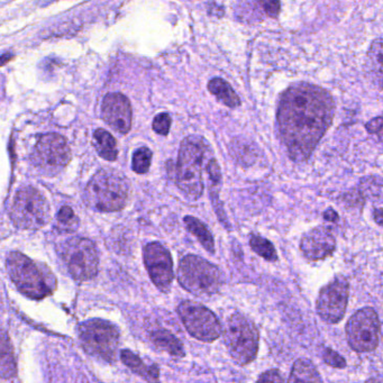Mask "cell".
Returning <instances> with one entry per match:
<instances>
[{
  "label": "cell",
  "mask_w": 383,
  "mask_h": 383,
  "mask_svg": "<svg viewBox=\"0 0 383 383\" xmlns=\"http://www.w3.org/2000/svg\"><path fill=\"white\" fill-rule=\"evenodd\" d=\"M334 105L329 92L317 85L299 83L280 101L278 126L292 161L304 162L329 130Z\"/></svg>",
  "instance_id": "1"
},
{
  "label": "cell",
  "mask_w": 383,
  "mask_h": 383,
  "mask_svg": "<svg viewBox=\"0 0 383 383\" xmlns=\"http://www.w3.org/2000/svg\"><path fill=\"white\" fill-rule=\"evenodd\" d=\"M213 158V151L204 137L190 135L181 142L176 162V183L190 200H198L204 192V165Z\"/></svg>",
  "instance_id": "2"
},
{
  "label": "cell",
  "mask_w": 383,
  "mask_h": 383,
  "mask_svg": "<svg viewBox=\"0 0 383 383\" xmlns=\"http://www.w3.org/2000/svg\"><path fill=\"white\" fill-rule=\"evenodd\" d=\"M7 272L21 293L28 298L40 300L51 295L55 279L49 269L39 267L37 262L19 252L10 253L7 258Z\"/></svg>",
  "instance_id": "3"
},
{
  "label": "cell",
  "mask_w": 383,
  "mask_h": 383,
  "mask_svg": "<svg viewBox=\"0 0 383 383\" xmlns=\"http://www.w3.org/2000/svg\"><path fill=\"white\" fill-rule=\"evenodd\" d=\"M130 183L124 174L114 170H101L92 176L85 188L89 206L101 211H118L126 206Z\"/></svg>",
  "instance_id": "4"
},
{
  "label": "cell",
  "mask_w": 383,
  "mask_h": 383,
  "mask_svg": "<svg viewBox=\"0 0 383 383\" xmlns=\"http://www.w3.org/2000/svg\"><path fill=\"white\" fill-rule=\"evenodd\" d=\"M222 333L228 353L236 364L244 366L256 360L260 333L252 320L243 313H233L226 320Z\"/></svg>",
  "instance_id": "5"
},
{
  "label": "cell",
  "mask_w": 383,
  "mask_h": 383,
  "mask_svg": "<svg viewBox=\"0 0 383 383\" xmlns=\"http://www.w3.org/2000/svg\"><path fill=\"white\" fill-rule=\"evenodd\" d=\"M176 278L183 289L197 297L215 295L224 284V276L218 267L194 254L181 259Z\"/></svg>",
  "instance_id": "6"
},
{
  "label": "cell",
  "mask_w": 383,
  "mask_h": 383,
  "mask_svg": "<svg viewBox=\"0 0 383 383\" xmlns=\"http://www.w3.org/2000/svg\"><path fill=\"white\" fill-rule=\"evenodd\" d=\"M10 217L16 227L39 229L50 220V206L45 197L33 187H24L16 192Z\"/></svg>",
  "instance_id": "7"
},
{
  "label": "cell",
  "mask_w": 383,
  "mask_h": 383,
  "mask_svg": "<svg viewBox=\"0 0 383 383\" xmlns=\"http://www.w3.org/2000/svg\"><path fill=\"white\" fill-rule=\"evenodd\" d=\"M80 342L90 355L112 362L117 354L119 331L112 322L89 320L79 326Z\"/></svg>",
  "instance_id": "8"
},
{
  "label": "cell",
  "mask_w": 383,
  "mask_h": 383,
  "mask_svg": "<svg viewBox=\"0 0 383 383\" xmlns=\"http://www.w3.org/2000/svg\"><path fill=\"white\" fill-rule=\"evenodd\" d=\"M176 311L189 334L198 341L213 343L222 335V325L218 318L204 304L183 301Z\"/></svg>",
  "instance_id": "9"
},
{
  "label": "cell",
  "mask_w": 383,
  "mask_h": 383,
  "mask_svg": "<svg viewBox=\"0 0 383 383\" xmlns=\"http://www.w3.org/2000/svg\"><path fill=\"white\" fill-rule=\"evenodd\" d=\"M61 256L71 276L79 281L92 279L98 272V253L88 238H73L62 244Z\"/></svg>",
  "instance_id": "10"
},
{
  "label": "cell",
  "mask_w": 383,
  "mask_h": 383,
  "mask_svg": "<svg viewBox=\"0 0 383 383\" xmlns=\"http://www.w3.org/2000/svg\"><path fill=\"white\" fill-rule=\"evenodd\" d=\"M380 329L381 322L377 311L371 307L362 308L347 322V342L355 352H372L379 345Z\"/></svg>",
  "instance_id": "11"
},
{
  "label": "cell",
  "mask_w": 383,
  "mask_h": 383,
  "mask_svg": "<svg viewBox=\"0 0 383 383\" xmlns=\"http://www.w3.org/2000/svg\"><path fill=\"white\" fill-rule=\"evenodd\" d=\"M350 295V284L343 276L335 277L320 291L316 311L324 322L335 325L345 316Z\"/></svg>",
  "instance_id": "12"
},
{
  "label": "cell",
  "mask_w": 383,
  "mask_h": 383,
  "mask_svg": "<svg viewBox=\"0 0 383 383\" xmlns=\"http://www.w3.org/2000/svg\"><path fill=\"white\" fill-rule=\"evenodd\" d=\"M70 160V147L63 136L50 133L39 137L34 147L33 161L45 174H58Z\"/></svg>",
  "instance_id": "13"
},
{
  "label": "cell",
  "mask_w": 383,
  "mask_h": 383,
  "mask_svg": "<svg viewBox=\"0 0 383 383\" xmlns=\"http://www.w3.org/2000/svg\"><path fill=\"white\" fill-rule=\"evenodd\" d=\"M144 265L152 282L162 292H169L174 282V261L169 249L161 243L152 242L144 247Z\"/></svg>",
  "instance_id": "14"
},
{
  "label": "cell",
  "mask_w": 383,
  "mask_h": 383,
  "mask_svg": "<svg viewBox=\"0 0 383 383\" xmlns=\"http://www.w3.org/2000/svg\"><path fill=\"white\" fill-rule=\"evenodd\" d=\"M300 249L304 258L313 262L333 256L336 249L333 229L329 226H318L307 231L301 238Z\"/></svg>",
  "instance_id": "15"
},
{
  "label": "cell",
  "mask_w": 383,
  "mask_h": 383,
  "mask_svg": "<svg viewBox=\"0 0 383 383\" xmlns=\"http://www.w3.org/2000/svg\"><path fill=\"white\" fill-rule=\"evenodd\" d=\"M105 122L121 134H127L132 127V107L124 94L118 92L106 94L101 106Z\"/></svg>",
  "instance_id": "16"
},
{
  "label": "cell",
  "mask_w": 383,
  "mask_h": 383,
  "mask_svg": "<svg viewBox=\"0 0 383 383\" xmlns=\"http://www.w3.org/2000/svg\"><path fill=\"white\" fill-rule=\"evenodd\" d=\"M149 336H151V341L158 349L169 353L170 355L178 356V358H183L186 355L183 342L180 341L179 338L170 331L158 329L153 331Z\"/></svg>",
  "instance_id": "17"
},
{
  "label": "cell",
  "mask_w": 383,
  "mask_h": 383,
  "mask_svg": "<svg viewBox=\"0 0 383 383\" xmlns=\"http://www.w3.org/2000/svg\"><path fill=\"white\" fill-rule=\"evenodd\" d=\"M121 359L126 366L131 369L134 373L138 374L147 381H158L160 379V370L156 364L147 366L142 360L128 350L121 352Z\"/></svg>",
  "instance_id": "18"
},
{
  "label": "cell",
  "mask_w": 383,
  "mask_h": 383,
  "mask_svg": "<svg viewBox=\"0 0 383 383\" xmlns=\"http://www.w3.org/2000/svg\"><path fill=\"white\" fill-rule=\"evenodd\" d=\"M16 375V361L6 331L0 329V377L10 379Z\"/></svg>",
  "instance_id": "19"
},
{
  "label": "cell",
  "mask_w": 383,
  "mask_h": 383,
  "mask_svg": "<svg viewBox=\"0 0 383 383\" xmlns=\"http://www.w3.org/2000/svg\"><path fill=\"white\" fill-rule=\"evenodd\" d=\"M320 372L307 359H299L293 363L288 382H322Z\"/></svg>",
  "instance_id": "20"
},
{
  "label": "cell",
  "mask_w": 383,
  "mask_h": 383,
  "mask_svg": "<svg viewBox=\"0 0 383 383\" xmlns=\"http://www.w3.org/2000/svg\"><path fill=\"white\" fill-rule=\"evenodd\" d=\"M208 89L214 96H216L219 101H222V104L226 106L231 107V108L240 106V99L238 94L222 78H214L210 80L208 83Z\"/></svg>",
  "instance_id": "21"
},
{
  "label": "cell",
  "mask_w": 383,
  "mask_h": 383,
  "mask_svg": "<svg viewBox=\"0 0 383 383\" xmlns=\"http://www.w3.org/2000/svg\"><path fill=\"white\" fill-rule=\"evenodd\" d=\"M183 222L188 228V231L198 238L199 243L205 247V249L210 254H214L215 253V242H214L213 235L210 233L207 226L205 225L200 219L192 216L185 217Z\"/></svg>",
  "instance_id": "22"
},
{
  "label": "cell",
  "mask_w": 383,
  "mask_h": 383,
  "mask_svg": "<svg viewBox=\"0 0 383 383\" xmlns=\"http://www.w3.org/2000/svg\"><path fill=\"white\" fill-rule=\"evenodd\" d=\"M94 147L97 149L98 154L107 161H115L118 151L113 135L101 128L94 132Z\"/></svg>",
  "instance_id": "23"
},
{
  "label": "cell",
  "mask_w": 383,
  "mask_h": 383,
  "mask_svg": "<svg viewBox=\"0 0 383 383\" xmlns=\"http://www.w3.org/2000/svg\"><path fill=\"white\" fill-rule=\"evenodd\" d=\"M249 245L253 251L261 256L265 261L276 262L278 260L277 251L273 244L260 235H252L249 238Z\"/></svg>",
  "instance_id": "24"
},
{
  "label": "cell",
  "mask_w": 383,
  "mask_h": 383,
  "mask_svg": "<svg viewBox=\"0 0 383 383\" xmlns=\"http://www.w3.org/2000/svg\"><path fill=\"white\" fill-rule=\"evenodd\" d=\"M151 162H152V151L147 147H141L135 151L132 167L136 174H145L149 170Z\"/></svg>",
  "instance_id": "25"
},
{
  "label": "cell",
  "mask_w": 383,
  "mask_h": 383,
  "mask_svg": "<svg viewBox=\"0 0 383 383\" xmlns=\"http://www.w3.org/2000/svg\"><path fill=\"white\" fill-rule=\"evenodd\" d=\"M79 226V219L76 216V214L68 206H64L60 209L58 214V228L61 229L62 231H76V228Z\"/></svg>",
  "instance_id": "26"
},
{
  "label": "cell",
  "mask_w": 383,
  "mask_h": 383,
  "mask_svg": "<svg viewBox=\"0 0 383 383\" xmlns=\"http://www.w3.org/2000/svg\"><path fill=\"white\" fill-rule=\"evenodd\" d=\"M322 360L326 364L329 365L331 368L344 369L346 366V361L344 360L343 356L340 355L334 350H331V347H327L322 352Z\"/></svg>",
  "instance_id": "27"
},
{
  "label": "cell",
  "mask_w": 383,
  "mask_h": 383,
  "mask_svg": "<svg viewBox=\"0 0 383 383\" xmlns=\"http://www.w3.org/2000/svg\"><path fill=\"white\" fill-rule=\"evenodd\" d=\"M171 127V117L169 114L162 113L156 116V118L153 121V130L158 134L167 136L170 132Z\"/></svg>",
  "instance_id": "28"
},
{
  "label": "cell",
  "mask_w": 383,
  "mask_h": 383,
  "mask_svg": "<svg viewBox=\"0 0 383 383\" xmlns=\"http://www.w3.org/2000/svg\"><path fill=\"white\" fill-rule=\"evenodd\" d=\"M260 5L271 17H277L281 10L280 0H259Z\"/></svg>",
  "instance_id": "29"
},
{
  "label": "cell",
  "mask_w": 383,
  "mask_h": 383,
  "mask_svg": "<svg viewBox=\"0 0 383 383\" xmlns=\"http://www.w3.org/2000/svg\"><path fill=\"white\" fill-rule=\"evenodd\" d=\"M258 381L259 382H284L286 379L282 377V374L279 370L272 369V370L262 373Z\"/></svg>",
  "instance_id": "30"
},
{
  "label": "cell",
  "mask_w": 383,
  "mask_h": 383,
  "mask_svg": "<svg viewBox=\"0 0 383 383\" xmlns=\"http://www.w3.org/2000/svg\"><path fill=\"white\" fill-rule=\"evenodd\" d=\"M366 130H368L370 134H377L381 138V130H382V118L380 116L377 118L372 119L371 122L366 124Z\"/></svg>",
  "instance_id": "31"
},
{
  "label": "cell",
  "mask_w": 383,
  "mask_h": 383,
  "mask_svg": "<svg viewBox=\"0 0 383 383\" xmlns=\"http://www.w3.org/2000/svg\"><path fill=\"white\" fill-rule=\"evenodd\" d=\"M324 218H325L327 222H336L338 219H340V217H338V214L336 213L333 208H329V209L326 210L325 213H324Z\"/></svg>",
  "instance_id": "32"
},
{
  "label": "cell",
  "mask_w": 383,
  "mask_h": 383,
  "mask_svg": "<svg viewBox=\"0 0 383 383\" xmlns=\"http://www.w3.org/2000/svg\"><path fill=\"white\" fill-rule=\"evenodd\" d=\"M373 217L377 225L382 226V209L381 208L374 209Z\"/></svg>",
  "instance_id": "33"
},
{
  "label": "cell",
  "mask_w": 383,
  "mask_h": 383,
  "mask_svg": "<svg viewBox=\"0 0 383 383\" xmlns=\"http://www.w3.org/2000/svg\"><path fill=\"white\" fill-rule=\"evenodd\" d=\"M12 59V54H5L0 56V65H3L6 64L7 62H10Z\"/></svg>",
  "instance_id": "34"
}]
</instances>
